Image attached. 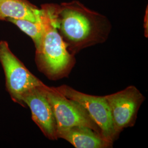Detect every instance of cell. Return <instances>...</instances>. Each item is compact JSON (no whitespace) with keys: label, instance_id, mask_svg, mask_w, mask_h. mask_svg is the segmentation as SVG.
I'll return each instance as SVG.
<instances>
[{"label":"cell","instance_id":"6da1fadb","mask_svg":"<svg viewBox=\"0 0 148 148\" xmlns=\"http://www.w3.org/2000/svg\"><path fill=\"white\" fill-rule=\"evenodd\" d=\"M49 5L57 29L74 45H82L95 39L101 25L107 20L106 16L77 1L60 5Z\"/></svg>","mask_w":148,"mask_h":148},{"label":"cell","instance_id":"7a4b0ae2","mask_svg":"<svg viewBox=\"0 0 148 148\" xmlns=\"http://www.w3.org/2000/svg\"><path fill=\"white\" fill-rule=\"evenodd\" d=\"M41 10L43 32L36 56L45 71L49 75H56L67 68L71 57L66 43L58 31L50 5H43Z\"/></svg>","mask_w":148,"mask_h":148},{"label":"cell","instance_id":"3957f363","mask_svg":"<svg viewBox=\"0 0 148 148\" xmlns=\"http://www.w3.org/2000/svg\"><path fill=\"white\" fill-rule=\"evenodd\" d=\"M0 63L5 75V85L12 100L22 106L21 96L34 88L45 86L11 51L7 42L0 41Z\"/></svg>","mask_w":148,"mask_h":148},{"label":"cell","instance_id":"277c9868","mask_svg":"<svg viewBox=\"0 0 148 148\" xmlns=\"http://www.w3.org/2000/svg\"><path fill=\"white\" fill-rule=\"evenodd\" d=\"M53 89L61 95L81 106L97 126L99 128L101 135L111 142L117 132L110 109L105 97L86 95L65 85Z\"/></svg>","mask_w":148,"mask_h":148},{"label":"cell","instance_id":"5b68a950","mask_svg":"<svg viewBox=\"0 0 148 148\" xmlns=\"http://www.w3.org/2000/svg\"><path fill=\"white\" fill-rule=\"evenodd\" d=\"M45 92L52 109L57 131L74 126H86L99 132L87 112L77 103L47 86L45 87Z\"/></svg>","mask_w":148,"mask_h":148},{"label":"cell","instance_id":"8992f818","mask_svg":"<svg viewBox=\"0 0 148 148\" xmlns=\"http://www.w3.org/2000/svg\"><path fill=\"white\" fill-rule=\"evenodd\" d=\"M46 85L27 91L21 96L22 106L27 104L32 112L33 121L47 137L57 138V128L51 104L45 92Z\"/></svg>","mask_w":148,"mask_h":148},{"label":"cell","instance_id":"52a82bcc","mask_svg":"<svg viewBox=\"0 0 148 148\" xmlns=\"http://www.w3.org/2000/svg\"><path fill=\"white\" fill-rule=\"evenodd\" d=\"M105 98L110 107L114 127L117 132L132 121L143 97L136 87L131 86Z\"/></svg>","mask_w":148,"mask_h":148},{"label":"cell","instance_id":"ba28073f","mask_svg":"<svg viewBox=\"0 0 148 148\" xmlns=\"http://www.w3.org/2000/svg\"><path fill=\"white\" fill-rule=\"evenodd\" d=\"M57 137L69 142L75 148H101L106 147L110 141L98 133L86 126H74L57 131Z\"/></svg>","mask_w":148,"mask_h":148},{"label":"cell","instance_id":"9c48e42d","mask_svg":"<svg viewBox=\"0 0 148 148\" xmlns=\"http://www.w3.org/2000/svg\"><path fill=\"white\" fill-rule=\"evenodd\" d=\"M41 10L27 0H0V20L7 19L38 21Z\"/></svg>","mask_w":148,"mask_h":148},{"label":"cell","instance_id":"30bf717a","mask_svg":"<svg viewBox=\"0 0 148 148\" xmlns=\"http://www.w3.org/2000/svg\"><path fill=\"white\" fill-rule=\"evenodd\" d=\"M6 21L15 24L22 32H25L29 36L31 37L35 43L36 49L37 50L39 48L41 43L43 32L41 17L40 21L35 22L24 19H16L12 18L7 19Z\"/></svg>","mask_w":148,"mask_h":148}]
</instances>
